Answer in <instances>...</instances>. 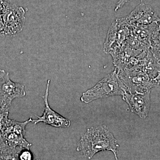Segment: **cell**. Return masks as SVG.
I'll return each mask as SVG.
<instances>
[{"instance_id": "2e32d148", "label": "cell", "mask_w": 160, "mask_h": 160, "mask_svg": "<svg viewBox=\"0 0 160 160\" xmlns=\"http://www.w3.org/2000/svg\"><path fill=\"white\" fill-rule=\"evenodd\" d=\"M9 109L0 106V128L4 120L9 114Z\"/></svg>"}, {"instance_id": "7c38bea8", "label": "cell", "mask_w": 160, "mask_h": 160, "mask_svg": "<svg viewBox=\"0 0 160 160\" xmlns=\"http://www.w3.org/2000/svg\"><path fill=\"white\" fill-rule=\"evenodd\" d=\"M149 25H138L131 28L127 44L132 49L143 51L150 48Z\"/></svg>"}, {"instance_id": "9c48e42d", "label": "cell", "mask_w": 160, "mask_h": 160, "mask_svg": "<svg viewBox=\"0 0 160 160\" xmlns=\"http://www.w3.org/2000/svg\"><path fill=\"white\" fill-rule=\"evenodd\" d=\"M127 68L143 72L154 79L160 71V65L149 49L133 58Z\"/></svg>"}, {"instance_id": "e0dca14e", "label": "cell", "mask_w": 160, "mask_h": 160, "mask_svg": "<svg viewBox=\"0 0 160 160\" xmlns=\"http://www.w3.org/2000/svg\"><path fill=\"white\" fill-rule=\"evenodd\" d=\"M131 1H132V0H119L118 2L117 3L115 7V11H118L119 9L122 8L123 6L126 5L127 3Z\"/></svg>"}, {"instance_id": "5b68a950", "label": "cell", "mask_w": 160, "mask_h": 160, "mask_svg": "<svg viewBox=\"0 0 160 160\" xmlns=\"http://www.w3.org/2000/svg\"><path fill=\"white\" fill-rule=\"evenodd\" d=\"M3 29L2 36H12L19 33L25 25L26 11L18 6L3 0Z\"/></svg>"}, {"instance_id": "d6986e66", "label": "cell", "mask_w": 160, "mask_h": 160, "mask_svg": "<svg viewBox=\"0 0 160 160\" xmlns=\"http://www.w3.org/2000/svg\"><path fill=\"white\" fill-rule=\"evenodd\" d=\"M154 79L158 82L160 83V71L158 72L157 76L154 78Z\"/></svg>"}, {"instance_id": "44dd1931", "label": "cell", "mask_w": 160, "mask_h": 160, "mask_svg": "<svg viewBox=\"0 0 160 160\" xmlns=\"http://www.w3.org/2000/svg\"><path fill=\"white\" fill-rule=\"evenodd\" d=\"M1 135V131H0V135Z\"/></svg>"}, {"instance_id": "4fadbf2b", "label": "cell", "mask_w": 160, "mask_h": 160, "mask_svg": "<svg viewBox=\"0 0 160 160\" xmlns=\"http://www.w3.org/2000/svg\"><path fill=\"white\" fill-rule=\"evenodd\" d=\"M141 52L142 51L132 49L127 43L126 45L110 55L113 59L115 69L117 71H120L128 68L133 58Z\"/></svg>"}, {"instance_id": "9a60e30c", "label": "cell", "mask_w": 160, "mask_h": 160, "mask_svg": "<svg viewBox=\"0 0 160 160\" xmlns=\"http://www.w3.org/2000/svg\"><path fill=\"white\" fill-rule=\"evenodd\" d=\"M150 50L160 65V43L150 47Z\"/></svg>"}, {"instance_id": "7a4b0ae2", "label": "cell", "mask_w": 160, "mask_h": 160, "mask_svg": "<svg viewBox=\"0 0 160 160\" xmlns=\"http://www.w3.org/2000/svg\"><path fill=\"white\" fill-rule=\"evenodd\" d=\"M127 92V89L121 80L117 70H115L106 75L91 89L83 92L81 101L88 104L95 100L122 95Z\"/></svg>"}, {"instance_id": "30bf717a", "label": "cell", "mask_w": 160, "mask_h": 160, "mask_svg": "<svg viewBox=\"0 0 160 160\" xmlns=\"http://www.w3.org/2000/svg\"><path fill=\"white\" fill-rule=\"evenodd\" d=\"M124 18L130 28L138 25H149L160 21V18L152 7L143 3L137 6Z\"/></svg>"}, {"instance_id": "ac0fdd59", "label": "cell", "mask_w": 160, "mask_h": 160, "mask_svg": "<svg viewBox=\"0 0 160 160\" xmlns=\"http://www.w3.org/2000/svg\"><path fill=\"white\" fill-rule=\"evenodd\" d=\"M2 2L3 0H0V36H2L3 26L2 20Z\"/></svg>"}, {"instance_id": "ba28073f", "label": "cell", "mask_w": 160, "mask_h": 160, "mask_svg": "<svg viewBox=\"0 0 160 160\" xmlns=\"http://www.w3.org/2000/svg\"><path fill=\"white\" fill-rule=\"evenodd\" d=\"M50 83V80H48L45 94L43 96V99L45 104V108L43 114L42 116L36 115L38 118L37 119H32V122L35 125H36L39 123L42 122L46 125H49L56 128H69L71 125L70 120L66 118L55 111L49 106L48 98L49 95Z\"/></svg>"}, {"instance_id": "8fae6325", "label": "cell", "mask_w": 160, "mask_h": 160, "mask_svg": "<svg viewBox=\"0 0 160 160\" xmlns=\"http://www.w3.org/2000/svg\"><path fill=\"white\" fill-rule=\"evenodd\" d=\"M151 90L144 93H131L126 92L122 99L128 104L130 111L141 118L148 117L150 109Z\"/></svg>"}, {"instance_id": "5bb4252c", "label": "cell", "mask_w": 160, "mask_h": 160, "mask_svg": "<svg viewBox=\"0 0 160 160\" xmlns=\"http://www.w3.org/2000/svg\"><path fill=\"white\" fill-rule=\"evenodd\" d=\"M33 156L30 149H24L21 150L18 155V160H30L33 159Z\"/></svg>"}, {"instance_id": "277c9868", "label": "cell", "mask_w": 160, "mask_h": 160, "mask_svg": "<svg viewBox=\"0 0 160 160\" xmlns=\"http://www.w3.org/2000/svg\"><path fill=\"white\" fill-rule=\"evenodd\" d=\"M118 72L129 93H144L160 84L147 73L136 69L126 68Z\"/></svg>"}, {"instance_id": "8992f818", "label": "cell", "mask_w": 160, "mask_h": 160, "mask_svg": "<svg viewBox=\"0 0 160 160\" xmlns=\"http://www.w3.org/2000/svg\"><path fill=\"white\" fill-rule=\"evenodd\" d=\"M131 32L130 26L124 18L117 19L108 30L104 43V52L111 54L127 44Z\"/></svg>"}, {"instance_id": "52a82bcc", "label": "cell", "mask_w": 160, "mask_h": 160, "mask_svg": "<svg viewBox=\"0 0 160 160\" xmlns=\"http://www.w3.org/2000/svg\"><path fill=\"white\" fill-rule=\"evenodd\" d=\"M26 95L24 85L12 82L9 72H6L0 80V106L10 109L13 100Z\"/></svg>"}, {"instance_id": "6da1fadb", "label": "cell", "mask_w": 160, "mask_h": 160, "mask_svg": "<svg viewBox=\"0 0 160 160\" xmlns=\"http://www.w3.org/2000/svg\"><path fill=\"white\" fill-rule=\"evenodd\" d=\"M119 147L117 140L107 126L102 125L87 129L78 143L77 150L89 159L99 152L111 151L118 160Z\"/></svg>"}, {"instance_id": "3957f363", "label": "cell", "mask_w": 160, "mask_h": 160, "mask_svg": "<svg viewBox=\"0 0 160 160\" xmlns=\"http://www.w3.org/2000/svg\"><path fill=\"white\" fill-rule=\"evenodd\" d=\"M32 119L30 118L25 122H19L10 119L8 117H6L0 128V131L5 142L13 149H30L32 145L26 139L24 136L26 132V126L32 122Z\"/></svg>"}, {"instance_id": "ffe728a7", "label": "cell", "mask_w": 160, "mask_h": 160, "mask_svg": "<svg viewBox=\"0 0 160 160\" xmlns=\"http://www.w3.org/2000/svg\"><path fill=\"white\" fill-rule=\"evenodd\" d=\"M6 72L5 70H3V69H0V80L6 74Z\"/></svg>"}]
</instances>
